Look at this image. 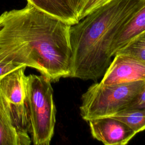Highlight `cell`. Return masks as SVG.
Wrapping results in <instances>:
<instances>
[{
    "label": "cell",
    "mask_w": 145,
    "mask_h": 145,
    "mask_svg": "<svg viewBox=\"0 0 145 145\" xmlns=\"http://www.w3.org/2000/svg\"><path fill=\"white\" fill-rule=\"evenodd\" d=\"M71 25L28 2L0 15V61L38 70L51 82L71 78Z\"/></svg>",
    "instance_id": "cell-1"
},
{
    "label": "cell",
    "mask_w": 145,
    "mask_h": 145,
    "mask_svg": "<svg viewBox=\"0 0 145 145\" xmlns=\"http://www.w3.org/2000/svg\"><path fill=\"white\" fill-rule=\"evenodd\" d=\"M142 0H112L70 29L71 78L96 82L112 60L109 49L115 35L140 6Z\"/></svg>",
    "instance_id": "cell-2"
},
{
    "label": "cell",
    "mask_w": 145,
    "mask_h": 145,
    "mask_svg": "<svg viewBox=\"0 0 145 145\" xmlns=\"http://www.w3.org/2000/svg\"><path fill=\"white\" fill-rule=\"evenodd\" d=\"M31 140L35 145H49L54 134L56 109L51 81L41 75L26 76Z\"/></svg>",
    "instance_id": "cell-3"
},
{
    "label": "cell",
    "mask_w": 145,
    "mask_h": 145,
    "mask_svg": "<svg viewBox=\"0 0 145 145\" xmlns=\"http://www.w3.org/2000/svg\"><path fill=\"white\" fill-rule=\"evenodd\" d=\"M145 80L104 85L95 83L82 95L80 114L89 120L112 116L123 110L144 87Z\"/></svg>",
    "instance_id": "cell-4"
},
{
    "label": "cell",
    "mask_w": 145,
    "mask_h": 145,
    "mask_svg": "<svg viewBox=\"0 0 145 145\" xmlns=\"http://www.w3.org/2000/svg\"><path fill=\"white\" fill-rule=\"evenodd\" d=\"M23 66L0 78V103L6 114L19 131H29V116Z\"/></svg>",
    "instance_id": "cell-5"
},
{
    "label": "cell",
    "mask_w": 145,
    "mask_h": 145,
    "mask_svg": "<svg viewBox=\"0 0 145 145\" xmlns=\"http://www.w3.org/2000/svg\"><path fill=\"white\" fill-rule=\"evenodd\" d=\"M100 82L104 85L145 80V61L136 57L116 54Z\"/></svg>",
    "instance_id": "cell-6"
},
{
    "label": "cell",
    "mask_w": 145,
    "mask_h": 145,
    "mask_svg": "<svg viewBox=\"0 0 145 145\" xmlns=\"http://www.w3.org/2000/svg\"><path fill=\"white\" fill-rule=\"evenodd\" d=\"M88 122L92 137L105 145H124L136 135L127 125L111 116Z\"/></svg>",
    "instance_id": "cell-7"
},
{
    "label": "cell",
    "mask_w": 145,
    "mask_h": 145,
    "mask_svg": "<svg viewBox=\"0 0 145 145\" xmlns=\"http://www.w3.org/2000/svg\"><path fill=\"white\" fill-rule=\"evenodd\" d=\"M39 10L70 25L77 23L86 0H27Z\"/></svg>",
    "instance_id": "cell-8"
},
{
    "label": "cell",
    "mask_w": 145,
    "mask_h": 145,
    "mask_svg": "<svg viewBox=\"0 0 145 145\" xmlns=\"http://www.w3.org/2000/svg\"><path fill=\"white\" fill-rule=\"evenodd\" d=\"M144 31L145 0H142L140 6L115 35L110 46V56L113 57L120 49Z\"/></svg>",
    "instance_id": "cell-9"
},
{
    "label": "cell",
    "mask_w": 145,
    "mask_h": 145,
    "mask_svg": "<svg viewBox=\"0 0 145 145\" xmlns=\"http://www.w3.org/2000/svg\"><path fill=\"white\" fill-rule=\"evenodd\" d=\"M31 142L28 133L15 127L0 103V145H29Z\"/></svg>",
    "instance_id": "cell-10"
},
{
    "label": "cell",
    "mask_w": 145,
    "mask_h": 145,
    "mask_svg": "<svg viewBox=\"0 0 145 145\" xmlns=\"http://www.w3.org/2000/svg\"><path fill=\"white\" fill-rule=\"evenodd\" d=\"M111 117L125 123L136 134L145 129V109H124Z\"/></svg>",
    "instance_id": "cell-11"
},
{
    "label": "cell",
    "mask_w": 145,
    "mask_h": 145,
    "mask_svg": "<svg viewBox=\"0 0 145 145\" xmlns=\"http://www.w3.org/2000/svg\"><path fill=\"white\" fill-rule=\"evenodd\" d=\"M116 54L129 55L145 61V31L133 39Z\"/></svg>",
    "instance_id": "cell-12"
},
{
    "label": "cell",
    "mask_w": 145,
    "mask_h": 145,
    "mask_svg": "<svg viewBox=\"0 0 145 145\" xmlns=\"http://www.w3.org/2000/svg\"><path fill=\"white\" fill-rule=\"evenodd\" d=\"M110 1L112 0H86L79 11V20H80L93 11Z\"/></svg>",
    "instance_id": "cell-13"
},
{
    "label": "cell",
    "mask_w": 145,
    "mask_h": 145,
    "mask_svg": "<svg viewBox=\"0 0 145 145\" xmlns=\"http://www.w3.org/2000/svg\"><path fill=\"white\" fill-rule=\"evenodd\" d=\"M145 109V81L141 91L124 109Z\"/></svg>",
    "instance_id": "cell-14"
},
{
    "label": "cell",
    "mask_w": 145,
    "mask_h": 145,
    "mask_svg": "<svg viewBox=\"0 0 145 145\" xmlns=\"http://www.w3.org/2000/svg\"><path fill=\"white\" fill-rule=\"evenodd\" d=\"M23 66L0 61V78Z\"/></svg>",
    "instance_id": "cell-15"
}]
</instances>
